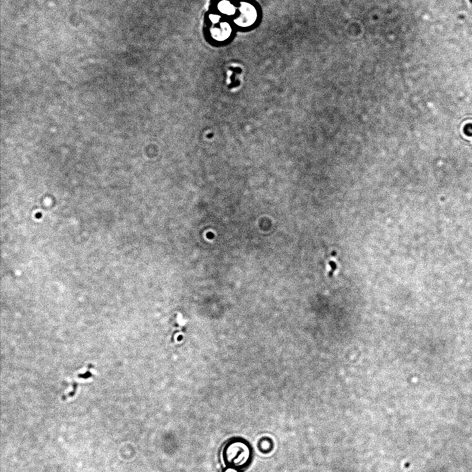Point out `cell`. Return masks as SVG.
<instances>
[{"instance_id": "obj_2", "label": "cell", "mask_w": 472, "mask_h": 472, "mask_svg": "<svg viewBox=\"0 0 472 472\" xmlns=\"http://www.w3.org/2000/svg\"><path fill=\"white\" fill-rule=\"evenodd\" d=\"M258 448L263 453H267L272 450V441L269 438H262L258 442Z\"/></svg>"}, {"instance_id": "obj_1", "label": "cell", "mask_w": 472, "mask_h": 472, "mask_svg": "<svg viewBox=\"0 0 472 472\" xmlns=\"http://www.w3.org/2000/svg\"><path fill=\"white\" fill-rule=\"evenodd\" d=\"M222 457L227 466L241 470L250 464L252 460V449L245 439L234 438L229 440L223 446Z\"/></svg>"}, {"instance_id": "obj_3", "label": "cell", "mask_w": 472, "mask_h": 472, "mask_svg": "<svg viewBox=\"0 0 472 472\" xmlns=\"http://www.w3.org/2000/svg\"><path fill=\"white\" fill-rule=\"evenodd\" d=\"M221 472H240V470L231 466H226L222 469Z\"/></svg>"}]
</instances>
